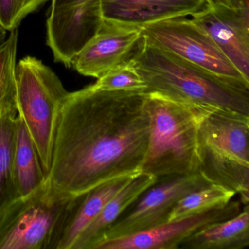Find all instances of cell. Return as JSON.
Segmentation results:
<instances>
[{
  "label": "cell",
  "instance_id": "cell-13",
  "mask_svg": "<svg viewBox=\"0 0 249 249\" xmlns=\"http://www.w3.org/2000/svg\"><path fill=\"white\" fill-rule=\"evenodd\" d=\"M135 175L110 179L87 192L72 196L64 213L50 249H71L84 229Z\"/></svg>",
  "mask_w": 249,
  "mask_h": 249
},
{
  "label": "cell",
  "instance_id": "cell-4",
  "mask_svg": "<svg viewBox=\"0 0 249 249\" xmlns=\"http://www.w3.org/2000/svg\"><path fill=\"white\" fill-rule=\"evenodd\" d=\"M18 116L25 124L47 178L58 118L68 92L52 68L26 56L16 68Z\"/></svg>",
  "mask_w": 249,
  "mask_h": 249
},
{
  "label": "cell",
  "instance_id": "cell-20",
  "mask_svg": "<svg viewBox=\"0 0 249 249\" xmlns=\"http://www.w3.org/2000/svg\"><path fill=\"white\" fill-rule=\"evenodd\" d=\"M235 195V192L224 186L211 183L206 187L190 192L179 199L170 213L168 221L225 205Z\"/></svg>",
  "mask_w": 249,
  "mask_h": 249
},
{
  "label": "cell",
  "instance_id": "cell-14",
  "mask_svg": "<svg viewBox=\"0 0 249 249\" xmlns=\"http://www.w3.org/2000/svg\"><path fill=\"white\" fill-rule=\"evenodd\" d=\"M156 180L155 177L143 172L135 174L84 229L74 242L71 249H95L112 224L144 191L155 183Z\"/></svg>",
  "mask_w": 249,
  "mask_h": 249
},
{
  "label": "cell",
  "instance_id": "cell-1",
  "mask_svg": "<svg viewBox=\"0 0 249 249\" xmlns=\"http://www.w3.org/2000/svg\"><path fill=\"white\" fill-rule=\"evenodd\" d=\"M146 95L93 85L69 92L56 124L49 187L74 196L141 172L151 134Z\"/></svg>",
  "mask_w": 249,
  "mask_h": 249
},
{
  "label": "cell",
  "instance_id": "cell-18",
  "mask_svg": "<svg viewBox=\"0 0 249 249\" xmlns=\"http://www.w3.org/2000/svg\"><path fill=\"white\" fill-rule=\"evenodd\" d=\"M17 113L0 116V213L18 199L13 172Z\"/></svg>",
  "mask_w": 249,
  "mask_h": 249
},
{
  "label": "cell",
  "instance_id": "cell-5",
  "mask_svg": "<svg viewBox=\"0 0 249 249\" xmlns=\"http://www.w3.org/2000/svg\"><path fill=\"white\" fill-rule=\"evenodd\" d=\"M72 196L47 183L0 213V249H50Z\"/></svg>",
  "mask_w": 249,
  "mask_h": 249
},
{
  "label": "cell",
  "instance_id": "cell-12",
  "mask_svg": "<svg viewBox=\"0 0 249 249\" xmlns=\"http://www.w3.org/2000/svg\"><path fill=\"white\" fill-rule=\"evenodd\" d=\"M105 21L143 28L171 18L195 15L208 8L206 0H100Z\"/></svg>",
  "mask_w": 249,
  "mask_h": 249
},
{
  "label": "cell",
  "instance_id": "cell-11",
  "mask_svg": "<svg viewBox=\"0 0 249 249\" xmlns=\"http://www.w3.org/2000/svg\"><path fill=\"white\" fill-rule=\"evenodd\" d=\"M249 115L222 108L198 116V143L219 155L249 164Z\"/></svg>",
  "mask_w": 249,
  "mask_h": 249
},
{
  "label": "cell",
  "instance_id": "cell-16",
  "mask_svg": "<svg viewBox=\"0 0 249 249\" xmlns=\"http://www.w3.org/2000/svg\"><path fill=\"white\" fill-rule=\"evenodd\" d=\"M249 245V205L237 215L215 223L188 237L179 249H243Z\"/></svg>",
  "mask_w": 249,
  "mask_h": 249
},
{
  "label": "cell",
  "instance_id": "cell-22",
  "mask_svg": "<svg viewBox=\"0 0 249 249\" xmlns=\"http://www.w3.org/2000/svg\"><path fill=\"white\" fill-rule=\"evenodd\" d=\"M49 0H0V27L9 33Z\"/></svg>",
  "mask_w": 249,
  "mask_h": 249
},
{
  "label": "cell",
  "instance_id": "cell-2",
  "mask_svg": "<svg viewBox=\"0 0 249 249\" xmlns=\"http://www.w3.org/2000/svg\"><path fill=\"white\" fill-rule=\"evenodd\" d=\"M129 62L157 94L195 110L222 108L249 115V87L211 73L142 36Z\"/></svg>",
  "mask_w": 249,
  "mask_h": 249
},
{
  "label": "cell",
  "instance_id": "cell-19",
  "mask_svg": "<svg viewBox=\"0 0 249 249\" xmlns=\"http://www.w3.org/2000/svg\"><path fill=\"white\" fill-rule=\"evenodd\" d=\"M17 29L9 32L0 44V116L17 113L16 68L18 49Z\"/></svg>",
  "mask_w": 249,
  "mask_h": 249
},
{
  "label": "cell",
  "instance_id": "cell-9",
  "mask_svg": "<svg viewBox=\"0 0 249 249\" xmlns=\"http://www.w3.org/2000/svg\"><path fill=\"white\" fill-rule=\"evenodd\" d=\"M192 17L249 81V0L234 7H208Z\"/></svg>",
  "mask_w": 249,
  "mask_h": 249
},
{
  "label": "cell",
  "instance_id": "cell-15",
  "mask_svg": "<svg viewBox=\"0 0 249 249\" xmlns=\"http://www.w3.org/2000/svg\"><path fill=\"white\" fill-rule=\"evenodd\" d=\"M13 172L18 197L31 195L46 183V176L36 145L25 124L17 116Z\"/></svg>",
  "mask_w": 249,
  "mask_h": 249
},
{
  "label": "cell",
  "instance_id": "cell-8",
  "mask_svg": "<svg viewBox=\"0 0 249 249\" xmlns=\"http://www.w3.org/2000/svg\"><path fill=\"white\" fill-rule=\"evenodd\" d=\"M241 211L238 201L195 215L167 221L158 227L100 243L95 249H176L188 237L215 223L230 219Z\"/></svg>",
  "mask_w": 249,
  "mask_h": 249
},
{
  "label": "cell",
  "instance_id": "cell-6",
  "mask_svg": "<svg viewBox=\"0 0 249 249\" xmlns=\"http://www.w3.org/2000/svg\"><path fill=\"white\" fill-rule=\"evenodd\" d=\"M142 33L144 38L160 49L221 78L249 87V81L192 19L164 20L143 27Z\"/></svg>",
  "mask_w": 249,
  "mask_h": 249
},
{
  "label": "cell",
  "instance_id": "cell-17",
  "mask_svg": "<svg viewBox=\"0 0 249 249\" xmlns=\"http://www.w3.org/2000/svg\"><path fill=\"white\" fill-rule=\"evenodd\" d=\"M199 147V172L213 184L240 194L242 203L249 205V164L219 155L204 145Z\"/></svg>",
  "mask_w": 249,
  "mask_h": 249
},
{
  "label": "cell",
  "instance_id": "cell-10",
  "mask_svg": "<svg viewBox=\"0 0 249 249\" xmlns=\"http://www.w3.org/2000/svg\"><path fill=\"white\" fill-rule=\"evenodd\" d=\"M142 37V29L104 20L98 33L74 58L72 66L84 76L100 78L129 62Z\"/></svg>",
  "mask_w": 249,
  "mask_h": 249
},
{
  "label": "cell",
  "instance_id": "cell-24",
  "mask_svg": "<svg viewBox=\"0 0 249 249\" xmlns=\"http://www.w3.org/2000/svg\"><path fill=\"white\" fill-rule=\"evenodd\" d=\"M8 32L5 30V29L2 28V27H0V44H2L8 36Z\"/></svg>",
  "mask_w": 249,
  "mask_h": 249
},
{
  "label": "cell",
  "instance_id": "cell-7",
  "mask_svg": "<svg viewBox=\"0 0 249 249\" xmlns=\"http://www.w3.org/2000/svg\"><path fill=\"white\" fill-rule=\"evenodd\" d=\"M210 184L199 172L157 179L112 224L100 243L141 232L167 222L172 210L179 199Z\"/></svg>",
  "mask_w": 249,
  "mask_h": 249
},
{
  "label": "cell",
  "instance_id": "cell-21",
  "mask_svg": "<svg viewBox=\"0 0 249 249\" xmlns=\"http://www.w3.org/2000/svg\"><path fill=\"white\" fill-rule=\"evenodd\" d=\"M94 88L103 91H128L145 92L146 85L135 67L126 62L97 78L92 84Z\"/></svg>",
  "mask_w": 249,
  "mask_h": 249
},
{
  "label": "cell",
  "instance_id": "cell-23",
  "mask_svg": "<svg viewBox=\"0 0 249 249\" xmlns=\"http://www.w3.org/2000/svg\"><path fill=\"white\" fill-rule=\"evenodd\" d=\"M209 7H234L244 0H206Z\"/></svg>",
  "mask_w": 249,
  "mask_h": 249
},
{
  "label": "cell",
  "instance_id": "cell-3",
  "mask_svg": "<svg viewBox=\"0 0 249 249\" xmlns=\"http://www.w3.org/2000/svg\"><path fill=\"white\" fill-rule=\"evenodd\" d=\"M149 143L141 172L156 179L199 172L198 116L203 110L146 93Z\"/></svg>",
  "mask_w": 249,
  "mask_h": 249
}]
</instances>
